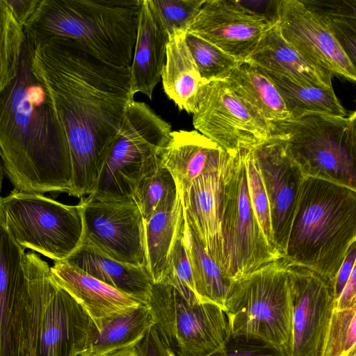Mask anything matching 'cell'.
Wrapping results in <instances>:
<instances>
[{
  "label": "cell",
  "instance_id": "obj_15",
  "mask_svg": "<svg viewBox=\"0 0 356 356\" xmlns=\"http://www.w3.org/2000/svg\"><path fill=\"white\" fill-rule=\"evenodd\" d=\"M286 269L292 318L291 336L284 355L320 356L334 308L332 284L303 266L286 261Z\"/></svg>",
  "mask_w": 356,
  "mask_h": 356
},
{
  "label": "cell",
  "instance_id": "obj_11",
  "mask_svg": "<svg viewBox=\"0 0 356 356\" xmlns=\"http://www.w3.org/2000/svg\"><path fill=\"white\" fill-rule=\"evenodd\" d=\"M245 150L232 154L225 178L221 270L231 281L282 258L268 243L253 211L248 186Z\"/></svg>",
  "mask_w": 356,
  "mask_h": 356
},
{
  "label": "cell",
  "instance_id": "obj_23",
  "mask_svg": "<svg viewBox=\"0 0 356 356\" xmlns=\"http://www.w3.org/2000/svg\"><path fill=\"white\" fill-rule=\"evenodd\" d=\"M50 270L55 283L81 305L95 325L115 313L144 304L65 261H55Z\"/></svg>",
  "mask_w": 356,
  "mask_h": 356
},
{
  "label": "cell",
  "instance_id": "obj_19",
  "mask_svg": "<svg viewBox=\"0 0 356 356\" xmlns=\"http://www.w3.org/2000/svg\"><path fill=\"white\" fill-rule=\"evenodd\" d=\"M232 154L220 170L200 175L186 194L180 197L184 211L205 251L220 269L223 259L220 227L225 178Z\"/></svg>",
  "mask_w": 356,
  "mask_h": 356
},
{
  "label": "cell",
  "instance_id": "obj_25",
  "mask_svg": "<svg viewBox=\"0 0 356 356\" xmlns=\"http://www.w3.org/2000/svg\"><path fill=\"white\" fill-rule=\"evenodd\" d=\"M185 38L186 32L183 31L170 35L161 79L168 98L179 110L193 114L208 82L201 77Z\"/></svg>",
  "mask_w": 356,
  "mask_h": 356
},
{
  "label": "cell",
  "instance_id": "obj_18",
  "mask_svg": "<svg viewBox=\"0 0 356 356\" xmlns=\"http://www.w3.org/2000/svg\"><path fill=\"white\" fill-rule=\"evenodd\" d=\"M90 322L81 305L54 282L42 314L35 356H79L86 349Z\"/></svg>",
  "mask_w": 356,
  "mask_h": 356
},
{
  "label": "cell",
  "instance_id": "obj_26",
  "mask_svg": "<svg viewBox=\"0 0 356 356\" xmlns=\"http://www.w3.org/2000/svg\"><path fill=\"white\" fill-rule=\"evenodd\" d=\"M154 325L147 304L115 313L96 325L91 321L86 349L80 355L99 356L136 347Z\"/></svg>",
  "mask_w": 356,
  "mask_h": 356
},
{
  "label": "cell",
  "instance_id": "obj_16",
  "mask_svg": "<svg viewBox=\"0 0 356 356\" xmlns=\"http://www.w3.org/2000/svg\"><path fill=\"white\" fill-rule=\"evenodd\" d=\"M274 21L240 1L206 0L186 33L213 44L238 62L252 54Z\"/></svg>",
  "mask_w": 356,
  "mask_h": 356
},
{
  "label": "cell",
  "instance_id": "obj_34",
  "mask_svg": "<svg viewBox=\"0 0 356 356\" xmlns=\"http://www.w3.org/2000/svg\"><path fill=\"white\" fill-rule=\"evenodd\" d=\"M356 355V307L333 308L320 356Z\"/></svg>",
  "mask_w": 356,
  "mask_h": 356
},
{
  "label": "cell",
  "instance_id": "obj_6",
  "mask_svg": "<svg viewBox=\"0 0 356 356\" xmlns=\"http://www.w3.org/2000/svg\"><path fill=\"white\" fill-rule=\"evenodd\" d=\"M356 112L345 117L312 115L270 124L305 177L356 190Z\"/></svg>",
  "mask_w": 356,
  "mask_h": 356
},
{
  "label": "cell",
  "instance_id": "obj_38",
  "mask_svg": "<svg viewBox=\"0 0 356 356\" xmlns=\"http://www.w3.org/2000/svg\"><path fill=\"white\" fill-rule=\"evenodd\" d=\"M169 35L186 30L206 0H149Z\"/></svg>",
  "mask_w": 356,
  "mask_h": 356
},
{
  "label": "cell",
  "instance_id": "obj_47",
  "mask_svg": "<svg viewBox=\"0 0 356 356\" xmlns=\"http://www.w3.org/2000/svg\"><path fill=\"white\" fill-rule=\"evenodd\" d=\"M30 356H35V354H34V355H30Z\"/></svg>",
  "mask_w": 356,
  "mask_h": 356
},
{
  "label": "cell",
  "instance_id": "obj_36",
  "mask_svg": "<svg viewBox=\"0 0 356 356\" xmlns=\"http://www.w3.org/2000/svg\"><path fill=\"white\" fill-rule=\"evenodd\" d=\"M184 218L172 243L164 277L165 282L175 287L188 301H200L195 292L191 267L184 236Z\"/></svg>",
  "mask_w": 356,
  "mask_h": 356
},
{
  "label": "cell",
  "instance_id": "obj_33",
  "mask_svg": "<svg viewBox=\"0 0 356 356\" xmlns=\"http://www.w3.org/2000/svg\"><path fill=\"white\" fill-rule=\"evenodd\" d=\"M185 39L201 77L208 83L225 80L241 63L195 35L186 33Z\"/></svg>",
  "mask_w": 356,
  "mask_h": 356
},
{
  "label": "cell",
  "instance_id": "obj_13",
  "mask_svg": "<svg viewBox=\"0 0 356 356\" xmlns=\"http://www.w3.org/2000/svg\"><path fill=\"white\" fill-rule=\"evenodd\" d=\"M195 129L225 152L252 149L270 136V125L257 115L224 81L208 83L193 114Z\"/></svg>",
  "mask_w": 356,
  "mask_h": 356
},
{
  "label": "cell",
  "instance_id": "obj_1",
  "mask_svg": "<svg viewBox=\"0 0 356 356\" xmlns=\"http://www.w3.org/2000/svg\"><path fill=\"white\" fill-rule=\"evenodd\" d=\"M29 44L31 70L67 141L72 168L68 195L82 198L95 192L109 149L134 101L129 67L106 63L69 40Z\"/></svg>",
  "mask_w": 356,
  "mask_h": 356
},
{
  "label": "cell",
  "instance_id": "obj_39",
  "mask_svg": "<svg viewBox=\"0 0 356 356\" xmlns=\"http://www.w3.org/2000/svg\"><path fill=\"white\" fill-rule=\"evenodd\" d=\"M210 356H285L282 350L254 339H231L226 348Z\"/></svg>",
  "mask_w": 356,
  "mask_h": 356
},
{
  "label": "cell",
  "instance_id": "obj_41",
  "mask_svg": "<svg viewBox=\"0 0 356 356\" xmlns=\"http://www.w3.org/2000/svg\"><path fill=\"white\" fill-rule=\"evenodd\" d=\"M356 241L349 248L332 284V292L334 301L338 298L347 283L353 270L356 267Z\"/></svg>",
  "mask_w": 356,
  "mask_h": 356
},
{
  "label": "cell",
  "instance_id": "obj_22",
  "mask_svg": "<svg viewBox=\"0 0 356 356\" xmlns=\"http://www.w3.org/2000/svg\"><path fill=\"white\" fill-rule=\"evenodd\" d=\"M244 62L298 85L333 88L334 75L305 59L284 39L275 21Z\"/></svg>",
  "mask_w": 356,
  "mask_h": 356
},
{
  "label": "cell",
  "instance_id": "obj_5",
  "mask_svg": "<svg viewBox=\"0 0 356 356\" xmlns=\"http://www.w3.org/2000/svg\"><path fill=\"white\" fill-rule=\"evenodd\" d=\"M54 282L48 263L25 253L0 224V356L35 352L38 334Z\"/></svg>",
  "mask_w": 356,
  "mask_h": 356
},
{
  "label": "cell",
  "instance_id": "obj_14",
  "mask_svg": "<svg viewBox=\"0 0 356 356\" xmlns=\"http://www.w3.org/2000/svg\"><path fill=\"white\" fill-rule=\"evenodd\" d=\"M273 3V19L293 48L313 65L355 81V65L318 13L302 0H278Z\"/></svg>",
  "mask_w": 356,
  "mask_h": 356
},
{
  "label": "cell",
  "instance_id": "obj_17",
  "mask_svg": "<svg viewBox=\"0 0 356 356\" xmlns=\"http://www.w3.org/2000/svg\"><path fill=\"white\" fill-rule=\"evenodd\" d=\"M252 154L268 200L274 247L283 258L305 177L273 138L252 149Z\"/></svg>",
  "mask_w": 356,
  "mask_h": 356
},
{
  "label": "cell",
  "instance_id": "obj_35",
  "mask_svg": "<svg viewBox=\"0 0 356 356\" xmlns=\"http://www.w3.org/2000/svg\"><path fill=\"white\" fill-rule=\"evenodd\" d=\"M177 192L172 175L165 167L161 165L140 181L134 190L132 199L145 220L156 211L163 200Z\"/></svg>",
  "mask_w": 356,
  "mask_h": 356
},
{
  "label": "cell",
  "instance_id": "obj_9",
  "mask_svg": "<svg viewBox=\"0 0 356 356\" xmlns=\"http://www.w3.org/2000/svg\"><path fill=\"white\" fill-rule=\"evenodd\" d=\"M1 206L5 227L24 250L62 261L82 243L80 203L65 204L41 193L14 189L1 197Z\"/></svg>",
  "mask_w": 356,
  "mask_h": 356
},
{
  "label": "cell",
  "instance_id": "obj_21",
  "mask_svg": "<svg viewBox=\"0 0 356 356\" xmlns=\"http://www.w3.org/2000/svg\"><path fill=\"white\" fill-rule=\"evenodd\" d=\"M169 34L149 0H142L137 36L129 67L134 95L141 92L152 99L166 60Z\"/></svg>",
  "mask_w": 356,
  "mask_h": 356
},
{
  "label": "cell",
  "instance_id": "obj_10",
  "mask_svg": "<svg viewBox=\"0 0 356 356\" xmlns=\"http://www.w3.org/2000/svg\"><path fill=\"white\" fill-rule=\"evenodd\" d=\"M147 305L154 327L175 356H210L222 351L232 339L222 307L189 302L168 283L152 284Z\"/></svg>",
  "mask_w": 356,
  "mask_h": 356
},
{
  "label": "cell",
  "instance_id": "obj_46",
  "mask_svg": "<svg viewBox=\"0 0 356 356\" xmlns=\"http://www.w3.org/2000/svg\"><path fill=\"white\" fill-rule=\"evenodd\" d=\"M1 197L0 195V224L3 220V214H2V211H1Z\"/></svg>",
  "mask_w": 356,
  "mask_h": 356
},
{
  "label": "cell",
  "instance_id": "obj_7",
  "mask_svg": "<svg viewBox=\"0 0 356 356\" xmlns=\"http://www.w3.org/2000/svg\"><path fill=\"white\" fill-rule=\"evenodd\" d=\"M224 311L232 339H254L284 352L292 318L284 259L232 281Z\"/></svg>",
  "mask_w": 356,
  "mask_h": 356
},
{
  "label": "cell",
  "instance_id": "obj_20",
  "mask_svg": "<svg viewBox=\"0 0 356 356\" xmlns=\"http://www.w3.org/2000/svg\"><path fill=\"white\" fill-rule=\"evenodd\" d=\"M231 154L197 131H174L164 149L161 165L171 173L182 197L197 177L220 170Z\"/></svg>",
  "mask_w": 356,
  "mask_h": 356
},
{
  "label": "cell",
  "instance_id": "obj_37",
  "mask_svg": "<svg viewBox=\"0 0 356 356\" xmlns=\"http://www.w3.org/2000/svg\"><path fill=\"white\" fill-rule=\"evenodd\" d=\"M245 163L249 195L253 211L268 243L276 251L273 243L268 200L254 160L252 149L245 151Z\"/></svg>",
  "mask_w": 356,
  "mask_h": 356
},
{
  "label": "cell",
  "instance_id": "obj_3",
  "mask_svg": "<svg viewBox=\"0 0 356 356\" xmlns=\"http://www.w3.org/2000/svg\"><path fill=\"white\" fill-rule=\"evenodd\" d=\"M142 0H41L24 26L33 44L72 42L106 63L130 67Z\"/></svg>",
  "mask_w": 356,
  "mask_h": 356
},
{
  "label": "cell",
  "instance_id": "obj_31",
  "mask_svg": "<svg viewBox=\"0 0 356 356\" xmlns=\"http://www.w3.org/2000/svg\"><path fill=\"white\" fill-rule=\"evenodd\" d=\"M302 1L325 19L342 48L355 65L356 1Z\"/></svg>",
  "mask_w": 356,
  "mask_h": 356
},
{
  "label": "cell",
  "instance_id": "obj_28",
  "mask_svg": "<svg viewBox=\"0 0 356 356\" xmlns=\"http://www.w3.org/2000/svg\"><path fill=\"white\" fill-rule=\"evenodd\" d=\"M225 81L269 125L272 122L290 118L280 92L270 79L260 69L242 62Z\"/></svg>",
  "mask_w": 356,
  "mask_h": 356
},
{
  "label": "cell",
  "instance_id": "obj_2",
  "mask_svg": "<svg viewBox=\"0 0 356 356\" xmlns=\"http://www.w3.org/2000/svg\"><path fill=\"white\" fill-rule=\"evenodd\" d=\"M0 158L15 190L43 194L71 189L67 141L33 74L26 40L17 75L0 96Z\"/></svg>",
  "mask_w": 356,
  "mask_h": 356
},
{
  "label": "cell",
  "instance_id": "obj_24",
  "mask_svg": "<svg viewBox=\"0 0 356 356\" xmlns=\"http://www.w3.org/2000/svg\"><path fill=\"white\" fill-rule=\"evenodd\" d=\"M62 261L147 304L153 282L145 266L120 263L85 243Z\"/></svg>",
  "mask_w": 356,
  "mask_h": 356
},
{
  "label": "cell",
  "instance_id": "obj_42",
  "mask_svg": "<svg viewBox=\"0 0 356 356\" xmlns=\"http://www.w3.org/2000/svg\"><path fill=\"white\" fill-rule=\"evenodd\" d=\"M15 19L24 26L34 14L41 0H4Z\"/></svg>",
  "mask_w": 356,
  "mask_h": 356
},
{
  "label": "cell",
  "instance_id": "obj_44",
  "mask_svg": "<svg viewBox=\"0 0 356 356\" xmlns=\"http://www.w3.org/2000/svg\"><path fill=\"white\" fill-rule=\"evenodd\" d=\"M80 356H90L81 355ZM99 356H140V354L136 347L124 348L106 355Z\"/></svg>",
  "mask_w": 356,
  "mask_h": 356
},
{
  "label": "cell",
  "instance_id": "obj_32",
  "mask_svg": "<svg viewBox=\"0 0 356 356\" xmlns=\"http://www.w3.org/2000/svg\"><path fill=\"white\" fill-rule=\"evenodd\" d=\"M25 42L24 27L0 0V96L17 75Z\"/></svg>",
  "mask_w": 356,
  "mask_h": 356
},
{
  "label": "cell",
  "instance_id": "obj_29",
  "mask_svg": "<svg viewBox=\"0 0 356 356\" xmlns=\"http://www.w3.org/2000/svg\"><path fill=\"white\" fill-rule=\"evenodd\" d=\"M184 242L195 295L200 302L215 304L224 310L232 281L224 276L218 264L207 253L184 211Z\"/></svg>",
  "mask_w": 356,
  "mask_h": 356
},
{
  "label": "cell",
  "instance_id": "obj_4",
  "mask_svg": "<svg viewBox=\"0 0 356 356\" xmlns=\"http://www.w3.org/2000/svg\"><path fill=\"white\" fill-rule=\"evenodd\" d=\"M356 241V190L305 177L283 258L332 284Z\"/></svg>",
  "mask_w": 356,
  "mask_h": 356
},
{
  "label": "cell",
  "instance_id": "obj_12",
  "mask_svg": "<svg viewBox=\"0 0 356 356\" xmlns=\"http://www.w3.org/2000/svg\"><path fill=\"white\" fill-rule=\"evenodd\" d=\"M82 243L122 264L145 267L144 220L133 199L81 198Z\"/></svg>",
  "mask_w": 356,
  "mask_h": 356
},
{
  "label": "cell",
  "instance_id": "obj_27",
  "mask_svg": "<svg viewBox=\"0 0 356 356\" xmlns=\"http://www.w3.org/2000/svg\"><path fill=\"white\" fill-rule=\"evenodd\" d=\"M184 218L177 191L163 200L144 220L145 268L153 283L161 282L164 277L170 252Z\"/></svg>",
  "mask_w": 356,
  "mask_h": 356
},
{
  "label": "cell",
  "instance_id": "obj_30",
  "mask_svg": "<svg viewBox=\"0 0 356 356\" xmlns=\"http://www.w3.org/2000/svg\"><path fill=\"white\" fill-rule=\"evenodd\" d=\"M263 72L270 79L280 92L290 114L289 119H299L312 115L339 117H345L348 115L333 88L327 89L312 86H301Z\"/></svg>",
  "mask_w": 356,
  "mask_h": 356
},
{
  "label": "cell",
  "instance_id": "obj_45",
  "mask_svg": "<svg viewBox=\"0 0 356 356\" xmlns=\"http://www.w3.org/2000/svg\"><path fill=\"white\" fill-rule=\"evenodd\" d=\"M3 164H2V162H1V158H0V193H1V188H2V182H3Z\"/></svg>",
  "mask_w": 356,
  "mask_h": 356
},
{
  "label": "cell",
  "instance_id": "obj_43",
  "mask_svg": "<svg viewBox=\"0 0 356 356\" xmlns=\"http://www.w3.org/2000/svg\"><path fill=\"white\" fill-rule=\"evenodd\" d=\"M356 267L343 287L338 298L334 302V309L342 310L356 307Z\"/></svg>",
  "mask_w": 356,
  "mask_h": 356
},
{
  "label": "cell",
  "instance_id": "obj_40",
  "mask_svg": "<svg viewBox=\"0 0 356 356\" xmlns=\"http://www.w3.org/2000/svg\"><path fill=\"white\" fill-rule=\"evenodd\" d=\"M136 348L140 356H175L163 342L154 326Z\"/></svg>",
  "mask_w": 356,
  "mask_h": 356
},
{
  "label": "cell",
  "instance_id": "obj_8",
  "mask_svg": "<svg viewBox=\"0 0 356 356\" xmlns=\"http://www.w3.org/2000/svg\"><path fill=\"white\" fill-rule=\"evenodd\" d=\"M171 125L144 102L133 101L108 152L94 194L112 200L132 199L140 181L161 165Z\"/></svg>",
  "mask_w": 356,
  "mask_h": 356
}]
</instances>
